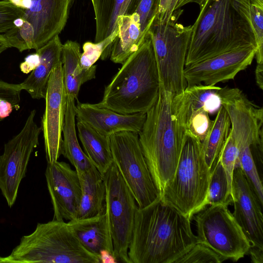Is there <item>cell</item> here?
Returning <instances> with one entry per match:
<instances>
[{"label":"cell","instance_id":"cell-1","mask_svg":"<svg viewBox=\"0 0 263 263\" xmlns=\"http://www.w3.org/2000/svg\"><path fill=\"white\" fill-rule=\"evenodd\" d=\"M198 242L191 219L160 198L135 213L130 263H174Z\"/></svg>","mask_w":263,"mask_h":263},{"label":"cell","instance_id":"cell-2","mask_svg":"<svg viewBox=\"0 0 263 263\" xmlns=\"http://www.w3.org/2000/svg\"><path fill=\"white\" fill-rule=\"evenodd\" d=\"M251 0H204L192 30L185 66L222 53L256 47Z\"/></svg>","mask_w":263,"mask_h":263},{"label":"cell","instance_id":"cell-3","mask_svg":"<svg viewBox=\"0 0 263 263\" xmlns=\"http://www.w3.org/2000/svg\"><path fill=\"white\" fill-rule=\"evenodd\" d=\"M160 81L153 45L149 33L140 48L122 64L105 86L97 105L122 114L146 112L155 104Z\"/></svg>","mask_w":263,"mask_h":263},{"label":"cell","instance_id":"cell-4","mask_svg":"<svg viewBox=\"0 0 263 263\" xmlns=\"http://www.w3.org/2000/svg\"><path fill=\"white\" fill-rule=\"evenodd\" d=\"M173 97L160 86L157 100L146 112L138 134L143 154L160 196L174 175L184 138L179 135L173 114Z\"/></svg>","mask_w":263,"mask_h":263},{"label":"cell","instance_id":"cell-5","mask_svg":"<svg viewBox=\"0 0 263 263\" xmlns=\"http://www.w3.org/2000/svg\"><path fill=\"white\" fill-rule=\"evenodd\" d=\"M100 263L81 243L68 222L53 219L38 223L0 263Z\"/></svg>","mask_w":263,"mask_h":263},{"label":"cell","instance_id":"cell-6","mask_svg":"<svg viewBox=\"0 0 263 263\" xmlns=\"http://www.w3.org/2000/svg\"><path fill=\"white\" fill-rule=\"evenodd\" d=\"M210 175L201 141L186 135L174 175L164 189L160 199L191 220L208 205Z\"/></svg>","mask_w":263,"mask_h":263},{"label":"cell","instance_id":"cell-7","mask_svg":"<svg viewBox=\"0 0 263 263\" xmlns=\"http://www.w3.org/2000/svg\"><path fill=\"white\" fill-rule=\"evenodd\" d=\"M183 11L181 9L174 11L167 22L155 16L147 31L153 45L160 86L173 96L187 86L183 72L192 25L177 23Z\"/></svg>","mask_w":263,"mask_h":263},{"label":"cell","instance_id":"cell-8","mask_svg":"<svg viewBox=\"0 0 263 263\" xmlns=\"http://www.w3.org/2000/svg\"><path fill=\"white\" fill-rule=\"evenodd\" d=\"M31 7L24 9V24L4 33L11 47L19 51L38 49L64 29L73 0H31Z\"/></svg>","mask_w":263,"mask_h":263},{"label":"cell","instance_id":"cell-9","mask_svg":"<svg viewBox=\"0 0 263 263\" xmlns=\"http://www.w3.org/2000/svg\"><path fill=\"white\" fill-rule=\"evenodd\" d=\"M113 162L133 194L138 207L160 198L140 145L138 133L124 131L110 136Z\"/></svg>","mask_w":263,"mask_h":263},{"label":"cell","instance_id":"cell-10","mask_svg":"<svg viewBox=\"0 0 263 263\" xmlns=\"http://www.w3.org/2000/svg\"><path fill=\"white\" fill-rule=\"evenodd\" d=\"M198 242L236 261L248 253L250 243L228 205H210L195 214Z\"/></svg>","mask_w":263,"mask_h":263},{"label":"cell","instance_id":"cell-11","mask_svg":"<svg viewBox=\"0 0 263 263\" xmlns=\"http://www.w3.org/2000/svg\"><path fill=\"white\" fill-rule=\"evenodd\" d=\"M103 176L114 255L118 262L130 263L128 250L138 205L114 162Z\"/></svg>","mask_w":263,"mask_h":263},{"label":"cell","instance_id":"cell-12","mask_svg":"<svg viewBox=\"0 0 263 263\" xmlns=\"http://www.w3.org/2000/svg\"><path fill=\"white\" fill-rule=\"evenodd\" d=\"M35 109L30 111L21 131L5 144L0 155V190L9 208L15 202L31 154L39 144L42 129L35 121Z\"/></svg>","mask_w":263,"mask_h":263},{"label":"cell","instance_id":"cell-13","mask_svg":"<svg viewBox=\"0 0 263 263\" xmlns=\"http://www.w3.org/2000/svg\"><path fill=\"white\" fill-rule=\"evenodd\" d=\"M45 108L41 121L47 163L58 161L62 155V134L66 109V95L63 77L62 63L52 70L48 82Z\"/></svg>","mask_w":263,"mask_h":263},{"label":"cell","instance_id":"cell-14","mask_svg":"<svg viewBox=\"0 0 263 263\" xmlns=\"http://www.w3.org/2000/svg\"><path fill=\"white\" fill-rule=\"evenodd\" d=\"M255 52V46H248L185 66L183 73L187 85L214 86L233 80L252 64Z\"/></svg>","mask_w":263,"mask_h":263},{"label":"cell","instance_id":"cell-15","mask_svg":"<svg viewBox=\"0 0 263 263\" xmlns=\"http://www.w3.org/2000/svg\"><path fill=\"white\" fill-rule=\"evenodd\" d=\"M53 210V219L71 220L77 216L81 198L78 173L68 163H47L45 173Z\"/></svg>","mask_w":263,"mask_h":263},{"label":"cell","instance_id":"cell-16","mask_svg":"<svg viewBox=\"0 0 263 263\" xmlns=\"http://www.w3.org/2000/svg\"><path fill=\"white\" fill-rule=\"evenodd\" d=\"M231 197L233 215L250 245L263 249L262 205L240 167L233 172Z\"/></svg>","mask_w":263,"mask_h":263},{"label":"cell","instance_id":"cell-17","mask_svg":"<svg viewBox=\"0 0 263 263\" xmlns=\"http://www.w3.org/2000/svg\"><path fill=\"white\" fill-rule=\"evenodd\" d=\"M75 111L77 121H83L97 132L110 137L121 132L128 131L139 134L145 122L146 112L122 114L96 104L77 101Z\"/></svg>","mask_w":263,"mask_h":263},{"label":"cell","instance_id":"cell-18","mask_svg":"<svg viewBox=\"0 0 263 263\" xmlns=\"http://www.w3.org/2000/svg\"><path fill=\"white\" fill-rule=\"evenodd\" d=\"M63 44L58 35L36 50L40 61L29 76L20 84L34 99H44L48 82L53 68L61 63Z\"/></svg>","mask_w":263,"mask_h":263},{"label":"cell","instance_id":"cell-19","mask_svg":"<svg viewBox=\"0 0 263 263\" xmlns=\"http://www.w3.org/2000/svg\"><path fill=\"white\" fill-rule=\"evenodd\" d=\"M68 223L83 246L99 259L101 253L103 251H108L114 255L112 241L106 211L92 217L76 218L69 220Z\"/></svg>","mask_w":263,"mask_h":263},{"label":"cell","instance_id":"cell-20","mask_svg":"<svg viewBox=\"0 0 263 263\" xmlns=\"http://www.w3.org/2000/svg\"><path fill=\"white\" fill-rule=\"evenodd\" d=\"M116 24L118 32L111 45L110 59L115 63L122 64L140 48L147 33L142 32L140 17L136 12L119 15Z\"/></svg>","mask_w":263,"mask_h":263},{"label":"cell","instance_id":"cell-21","mask_svg":"<svg viewBox=\"0 0 263 263\" xmlns=\"http://www.w3.org/2000/svg\"><path fill=\"white\" fill-rule=\"evenodd\" d=\"M80 46L76 42L68 40L62 45L61 61L63 82L67 97L78 100L81 86L96 78L97 66L93 65L88 69L80 65Z\"/></svg>","mask_w":263,"mask_h":263},{"label":"cell","instance_id":"cell-22","mask_svg":"<svg viewBox=\"0 0 263 263\" xmlns=\"http://www.w3.org/2000/svg\"><path fill=\"white\" fill-rule=\"evenodd\" d=\"M78 174L81 186V198L76 218H90L104 213L106 198L104 176L95 166Z\"/></svg>","mask_w":263,"mask_h":263},{"label":"cell","instance_id":"cell-23","mask_svg":"<svg viewBox=\"0 0 263 263\" xmlns=\"http://www.w3.org/2000/svg\"><path fill=\"white\" fill-rule=\"evenodd\" d=\"M222 88L203 84L187 86L181 93L173 96V111L202 109L209 115L217 114L222 106Z\"/></svg>","mask_w":263,"mask_h":263},{"label":"cell","instance_id":"cell-24","mask_svg":"<svg viewBox=\"0 0 263 263\" xmlns=\"http://www.w3.org/2000/svg\"><path fill=\"white\" fill-rule=\"evenodd\" d=\"M76 126L85 153L104 176L113 163L110 137L100 134L83 121H78Z\"/></svg>","mask_w":263,"mask_h":263},{"label":"cell","instance_id":"cell-25","mask_svg":"<svg viewBox=\"0 0 263 263\" xmlns=\"http://www.w3.org/2000/svg\"><path fill=\"white\" fill-rule=\"evenodd\" d=\"M75 100L72 97L66 99L62 155L69 161L77 173H80L89 170L94 165L80 147L77 137Z\"/></svg>","mask_w":263,"mask_h":263},{"label":"cell","instance_id":"cell-26","mask_svg":"<svg viewBox=\"0 0 263 263\" xmlns=\"http://www.w3.org/2000/svg\"><path fill=\"white\" fill-rule=\"evenodd\" d=\"M231 122L229 115L222 106L206 137L201 142V147L205 162L211 173L216 166L224 142L229 134Z\"/></svg>","mask_w":263,"mask_h":263},{"label":"cell","instance_id":"cell-27","mask_svg":"<svg viewBox=\"0 0 263 263\" xmlns=\"http://www.w3.org/2000/svg\"><path fill=\"white\" fill-rule=\"evenodd\" d=\"M125 1L93 0L92 6L96 20V43L106 38L118 28L117 18Z\"/></svg>","mask_w":263,"mask_h":263},{"label":"cell","instance_id":"cell-28","mask_svg":"<svg viewBox=\"0 0 263 263\" xmlns=\"http://www.w3.org/2000/svg\"><path fill=\"white\" fill-rule=\"evenodd\" d=\"M232 199L229 190L224 168L218 160L211 173L207 198L208 205L223 204L229 205Z\"/></svg>","mask_w":263,"mask_h":263},{"label":"cell","instance_id":"cell-29","mask_svg":"<svg viewBox=\"0 0 263 263\" xmlns=\"http://www.w3.org/2000/svg\"><path fill=\"white\" fill-rule=\"evenodd\" d=\"M118 28L110 35L100 42L93 43H85L83 45V52L81 53L80 64L85 69H88L101 57L106 59L110 55L111 45L118 35Z\"/></svg>","mask_w":263,"mask_h":263},{"label":"cell","instance_id":"cell-30","mask_svg":"<svg viewBox=\"0 0 263 263\" xmlns=\"http://www.w3.org/2000/svg\"><path fill=\"white\" fill-rule=\"evenodd\" d=\"M22 91L19 84L0 80V121L20 108Z\"/></svg>","mask_w":263,"mask_h":263},{"label":"cell","instance_id":"cell-31","mask_svg":"<svg viewBox=\"0 0 263 263\" xmlns=\"http://www.w3.org/2000/svg\"><path fill=\"white\" fill-rule=\"evenodd\" d=\"M250 18L256 43L255 58L257 64H263V3L251 1Z\"/></svg>","mask_w":263,"mask_h":263},{"label":"cell","instance_id":"cell-32","mask_svg":"<svg viewBox=\"0 0 263 263\" xmlns=\"http://www.w3.org/2000/svg\"><path fill=\"white\" fill-rule=\"evenodd\" d=\"M227 259L205 245L197 242L174 263H221Z\"/></svg>","mask_w":263,"mask_h":263},{"label":"cell","instance_id":"cell-33","mask_svg":"<svg viewBox=\"0 0 263 263\" xmlns=\"http://www.w3.org/2000/svg\"><path fill=\"white\" fill-rule=\"evenodd\" d=\"M237 148L232 135L230 131L220 152L219 160L225 171L231 196H232L233 172L237 162Z\"/></svg>","mask_w":263,"mask_h":263},{"label":"cell","instance_id":"cell-34","mask_svg":"<svg viewBox=\"0 0 263 263\" xmlns=\"http://www.w3.org/2000/svg\"><path fill=\"white\" fill-rule=\"evenodd\" d=\"M24 14V9L14 5L9 0L0 1V34L14 28V20L22 18Z\"/></svg>","mask_w":263,"mask_h":263},{"label":"cell","instance_id":"cell-35","mask_svg":"<svg viewBox=\"0 0 263 263\" xmlns=\"http://www.w3.org/2000/svg\"><path fill=\"white\" fill-rule=\"evenodd\" d=\"M160 0H141L136 10L142 32L146 34L158 11Z\"/></svg>","mask_w":263,"mask_h":263},{"label":"cell","instance_id":"cell-36","mask_svg":"<svg viewBox=\"0 0 263 263\" xmlns=\"http://www.w3.org/2000/svg\"><path fill=\"white\" fill-rule=\"evenodd\" d=\"M40 61L39 55L35 53L28 55L25 61L20 65V70L25 73L31 72L38 65Z\"/></svg>","mask_w":263,"mask_h":263},{"label":"cell","instance_id":"cell-37","mask_svg":"<svg viewBox=\"0 0 263 263\" xmlns=\"http://www.w3.org/2000/svg\"><path fill=\"white\" fill-rule=\"evenodd\" d=\"M248 253L250 254L252 262L254 263L263 262V249L250 245Z\"/></svg>","mask_w":263,"mask_h":263},{"label":"cell","instance_id":"cell-38","mask_svg":"<svg viewBox=\"0 0 263 263\" xmlns=\"http://www.w3.org/2000/svg\"><path fill=\"white\" fill-rule=\"evenodd\" d=\"M256 82L261 89H263V64H257L255 70Z\"/></svg>","mask_w":263,"mask_h":263},{"label":"cell","instance_id":"cell-39","mask_svg":"<svg viewBox=\"0 0 263 263\" xmlns=\"http://www.w3.org/2000/svg\"><path fill=\"white\" fill-rule=\"evenodd\" d=\"M100 262H117L118 261L114 255L108 251H102L99 256Z\"/></svg>","mask_w":263,"mask_h":263},{"label":"cell","instance_id":"cell-40","mask_svg":"<svg viewBox=\"0 0 263 263\" xmlns=\"http://www.w3.org/2000/svg\"><path fill=\"white\" fill-rule=\"evenodd\" d=\"M10 47H11L8 41L4 37L3 34H0V54Z\"/></svg>","mask_w":263,"mask_h":263},{"label":"cell","instance_id":"cell-41","mask_svg":"<svg viewBox=\"0 0 263 263\" xmlns=\"http://www.w3.org/2000/svg\"><path fill=\"white\" fill-rule=\"evenodd\" d=\"M179 1V7L180 9L186 4L190 3H196L198 4L199 7L201 5L204 0H178Z\"/></svg>","mask_w":263,"mask_h":263},{"label":"cell","instance_id":"cell-42","mask_svg":"<svg viewBox=\"0 0 263 263\" xmlns=\"http://www.w3.org/2000/svg\"><path fill=\"white\" fill-rule=\"evenodd\" d=\"M32 4L31 0H22L21 2V6L22 8L24 9H29Z\"/></svg>","mask_w":263,"mask_h":263},{"label":"cell","instance_id":"cell-43","mask_svg":"<svg viewBox=\"0 0 263 263\" xmlns=\"http://www.w3.org/2000/svg\"><path fill=\"white\" fill-rule=\"evenodd\" d=\"M13 24L15 27L20 28L23 25L24 20L21 17L17 18L13 21Z\"/></svg>","mask_w":263,"mask_h":263},{"label":"cell","instance_id":"cell-44","mask_svg":"<svg viewBox=\"0 0 263 263\" xmlns=\"http://www.w3.org/2000/svg\"><path fill=\"white\" fill-rule=\"evenodd\" d=\"M9 1H10L14 5H15L18 7L22 8V6H21L22 0H9Z\"/></svg>","mask_w":263,"mask_h":263},{"label":"cell","instance_id":"cell-45","mask_svg":"<svg viewBox=\"0 0 263 263\" xmlns=\"http://www.w3.org/2000/svg\"><path fill=\"white\" fill-rule=\"evenodd\" d=\"M256 1H258V2H260V3H263V0H256Z\"/></svg>","mask_w":263,"mask_h":263},{"label":"cell","instance_id":"cell-46","mask_svg":"<svg viewBox=\"0 0 263 263\" xmlns=\"http://www.w3.org/2000/svg\"><path fill=\"white\" fill-rule=\"evenodd\" d=\"M91 2H92V4L93 5V0H91Z\"/></svg>","mask_w":263,"mask_h":263}]
</instances>
